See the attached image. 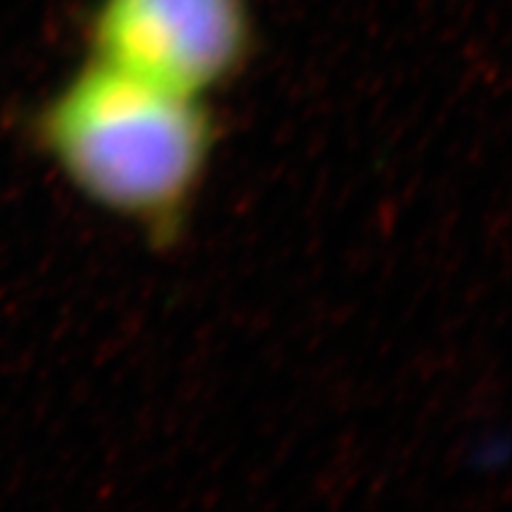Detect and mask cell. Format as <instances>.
<instances>
[{"mask_svg": "<svg viewBox=\"0 0 512 512\" xmlns=\"http://www.w3.org/2000/svg\"><path fill=\"white\" fill-rule=\"evenodd\" d=\"M91 60L174 93L207 100L252 50L247 0H100Z\"/></svg>", "mask_w": 512, "mask_h": 512, "instance_id": "obj_2", "label": "cell"}, {"mask_svg": "<svg viewBox=\"0 0 512 512\" xmlns=\"http://www.w3.org/2000/svg\"><path fill=\"white\" fill-rule=\"evenodd\" d=\"M38 150L98 209L176 228L214 152L207 100L91 60L34 117Z\"/></svg>", "mask_w": 512, "mask_h": 512, "instance_id": "obj_1", "label": "cell"}]
</instances>
